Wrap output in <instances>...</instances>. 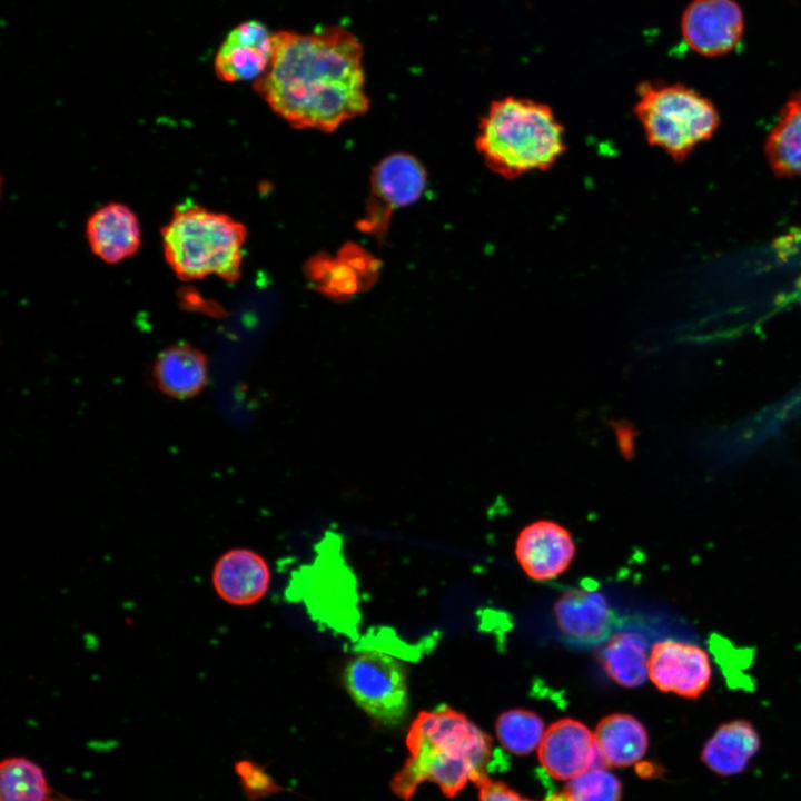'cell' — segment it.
<instances>
[{
	"instance_id": "30bf717a",
	"label": "cell",
	"mask_w": 801,
	"mask_h": 801,
	"mask_svg": "<svg viewBox=\"0 0 801 801\" xmlns=\"http://www.w3.org/2000/svg\"><path fill=\"white\" fill-rule=\"evenodd\" d=\"M543 768L558 780H571L593 768H605L594 733L573 719L554 722L538 746Z\"/></svg>"
},
{
	"instance_id": "d4e9b609",
	"label": "cell",
	"mask_w": 801,
	"mask_h": 801,
	"mask_svg": "<svg viewBox=\"0 0 801 801\" xmlns=\"http://www.w3.org/2000/svg\"><path fill=\"white\" fill-rule=\"evenodd\" d=\"M479 801H531L522 798L502 782L484 779L478 784Z\"/></svg>"
},
{
	"instance_id": "7a4b0ae2",
	"label": "cell",
	"mask_w": 801,
	"mask_h": 801,
	"mask_svg": "<svg viewBox=\"0 0 801 801\" xmlns=\"http://www.w3.org/2000/svg\"><path fill=\"white\" fill-rule=\"evenodd\" d=\"M408 758L392 780L393 792L409 801L432 782L449 798L468 782L478 784L490 765L491 740L464 714L447 705L417 714L406 736Z\"/></svg>"
},
{
	"instance_id": "9a60e30c",
	"label": "cell",
	"mask_w": 801,
	"mask_h": 801,
	"mask_svg": "<svg viewBox=\"0 0 801 801\" xmlns=\"http://www.w3.org/2000/svg\"><path fill=\"white\" fill-rule=\"evenodd\" d=\"M86 235L91 251L108 264L131 257L141 243L136 214L119 202H110L96 210L88 219Z\"/></svg>"
},
{
	"instance_id": "ffe728a7",
	"label": "cell",
	"mask_w": 801,
	"mask_h": 801,
	"mask_svg": "<svg viewBox=\"0 0 801 801\" xmlns=\"http://www.w3.org/2000/svg\"><path fill=\"white\" fill-rule=\"evenodd\" d=\"M765 152L778 175H801V92L783 107L767 139Z\"/></svg>"
},
{
	"instance_id": "44dd1931",
	"label": "cell",
	"mask_w": 801,
	"mask_h": 801,
	"mask_svg": "<svg viewBox=\"0 0 801 801\" xmlns=\"http://www.w3.org/2000/svg\"><path fill=\"white\" fill-rule=\"evenodd\" d=\"M0 801H76L55 792L40 765L23 756L0 764Z\"/></svg>"
},
{
	"instance_id": "8992f818",
	"label": "cell",
	"mask_w": 801,
	"mask_h": 801,
	"mask_svg": "<svg viewBox=\"0 0 801 801\" xmlns=\"http://www.w3.org/2000/svg\"><path fill=\"white\" fill-rule=\"evenodd\" d=\"M344 683L354 702L374 721L394 726L405 719L409 705L407 674L395 657L377 651L360 652L347 662Z\"/></svg>"
},
{
	"instance_id": "5bb4252c",
	"label": "cell",
	"mask_w": 801,
	"mask_h": 801,
	"mask_svg": "<svg viewBox=\"0 0 801 801\" xmlns=\"http://www.w3.org/2000/svg\"><path fill=\"white\" fill-rule=\"evenodd\" d=\"M270 571L265 558L248 548H233L221 554L211 572L216 594L226 603L245 606L266 594Z\"/></svg>"
},
{
	"instance_id": "d6986e66",
	"label": "cell",
	"mask_w": 801,
	"mask_h": 801,
	"mask_svg": "<svg viewBox=\"0 0 801 801\" xmlns=\"http://www.w3.org/2000/svg\"><path fill=\"white\" fill-rule=\"evenodd\" d=\"M155 376L167 394L186 398L199 392L207 377L205 357L189 346H175L158 358Z\"/></svg>"
},
{
	"instance_id": "7402d4cb",
	"label": "cell",
	"mask_w": 801,
	"mask_h": 801,
	"mask_svg": "<svg viewBox=\"0 0 801 801\" xmlns=\"http://www.w3.org/2000/svg\"><path fill=\"white\" fill-rule=\"evenodd\" d=\"M495 729L501 744L517 755L538 749L546 731L537 714L520 709L502 713Z\"/></svg>"
},
{
	"instance_id": "cb8c5ba5",
	"label": "cell",
	"mask_w": 801,
	"mask_h": 801,
	"mask_svg": "<svg viewBox=\"0 0 801 801\" xmlns=\"http://www.w3.org/2000/svg\"><path fill=\"white\" fill-rule=\"evenodd\" d=\"M235 770L250 801L275 789V784L263 769L250 761L236 763Z\"/></svg>"
},
{
	"instance_id": "277c9868",
	"label": "cell",
	"mask_w": 801,
	"mask_h": 801,
	"mask_svg": "<svg viewBox=\"0 0 801 801\" xmlns=\"http://www.w3.org/2000/svg\"><path fill=\"white\" fill-rule=\"evenodd\" d=\"M161 236L165 258L180 279L215 275L233 281L239 277L247 230L229 215L182 204Z\"/></svg>"
},
{
	"instance_id": "52a82bcc",
	"label": "cell",
	"mask_w": 801,
	"mask_h": 801,
	"mask_svg": "<svg viewBox=\"0 0 801 801\" xmlns=\"http://www.w3.org/2000/svg\"><path fill=\"white\" fill-rule=\"evenodd\" d=\"M426 184V170L414 156L406 152L388 155L373 169L367 216L359 226L382 236L390 214L417 201Z\"/></svg>"
},
{
	"instance_id": "3957f363",
	"label": "cell",
	"mask_w": 801,
	"mask_h": 801,
	"mask_svg": "<svg viewBox=\"0 0 801 801\" xmlns=\"http://www.w3.org/2000/svg\"><path fill=\"white\" fill-rule=\"evenodd\" d=\"M475 147L491 171L515 179L553 167L565 152V132L548 105L506 96L482 116Z\"/></svg>"
},
{
	"instance_id": "4fadbf2b",
	"label": "cell",
	"mask_w": 801,
	"mask_h": 801,
	"mask_svg": "<svg viewBox=\"0 0 801 801\" xmlns=\"http://www.w3.org/2000/svg\"><path fill=\"white\" fill-rule=\"evenodd\" d=\"M515 554L527 576L535 581H548L568 567L575 545L566 528L542 520L521 531Z\"/></svg>"
},
{
	"instance_id": "2e32d148",
	"label": "cell",
	"mask_w": 801,
	"mask_h": 801,
	"mask_svg": "<svg viewBox=\"0 0 801 801\" xmlns=\"http://www.w3.org/2000/svg\"><path fill=\"white\" fill-rule=\"evenodd\" d=\"M760 736L753 724L735 719L720 724L702 749V761L714 773L732 775L742 772L759 751Z\"/></svg>"
},
{
	"instance_id": "ac0fdd59",
	"label": "cell",
	"mask_w": 801,
	"mask_h": 801,
	"mask_svg": "<svg viewBox=\"0 0 801 801\" xmlns=\"http://www.w3.org/2000/svg\"><path fill=\"white\" fill-rule=\"evenodd\" d=\"M647 644L634 632L612 634L597 652V660L607 675L626 688L642 685L647 676Z\"/></svg>"
},
{
	"instance_id": "484cf974",
	"label": "cell",
	"mask_w": 801,
	"mask_h": 801,
	"mask_svg": "<svg viewBox=\"0 0 801 801\" xmlns=\"http://www.w3.org/2000/svg\"><path fill=\"white\" fill-rule=\"evenodd\" d=\"M545 801H573L565 792L555 793Z\"/></svg>"
},
{
	"instance_id": "9c48e42d",
	"label": "cell",
	"mask_w": 801,
	"mask_h": 801,
	"mask_svg": "<svg viewBox=\"0 0 801 801\" xmlns=\"http://www.w3.org/2000/svg\"><path fill=\"white\" fill-rule=\"evenodd\" d=\"M743 29L742 10L733 0H693L681 19L685 43L693 51L709 57L732 51Z\"/></svg>"
},
{
	"instance_id": "7c38bea8",
	"label": "cell",
	"mask_w": 801,
	"mask_h": 801,
	"mask_svg": "<svg viewBox=\"0 0 801 801\" xmlns=\"http://www.w3.org/2000/svg\"><path fill=\"white\" fill-rule=\"evenodd\" d=\"M558 629L567 641L593 645L606 641L616 626L617 616L596 590H568L554 604Z\"/></svg>"
},
{
	"instance_id": "ba28073f",
	"label": "cell",
	"mask_w": 801,
	"mask_h": 801,
	"mask_svg": "<svg viewBox=\"0 0 801 801\" xmlns=\"http://www.w3.org/2000/svg\"><path fill=\"white\" fill-rule=\"evenodd\" d=\"M647 676L661 692L696 700L711 685L712 664L709 654L701 646L664 640L651 647Z\"/></svg>"
},
{
	"instance_id": "e0dca14e",
	"label": "cell",
	"mask_w": 801,
	"mask_h": 801,
	"mask_svg": "<svg viewBox=\"0 0 801 801\" xmlns=\"http://www.w3.org/2000/svg\"><path fill=\"white\" fill-rule=\"evenodd\" d=\"M594 738L607 765L629 767L646 752L649 738L645 728L634 716L614 713L596 725Z\"/></svg>"
},
{
	"instance_id": "5b68a950",
	"label": "cell",
	"mask_w": 801,
	"mask_h": 801,
	"mask_svg": "<svg viewBox=\"0 0 801 801\" xmlns=\"http://www.w3.org/2000/svg\"><path fill=\"white\" fill-rule=\"evenodd\" d=\"M633 111L647 142L675 160L709 139L719 125L712 102L680 83H640Z\"/></svg>"
},
{
	"instance_id": "603a6c76",
	"label": "cell",
	"mask_w": 801,
	"mask_h": 801,
	"mask_svg": "<svg viewBox=\"0 0 801 801\" xmlns=\"http://www.w3.org/2000/svg\"><path fill=\"white\" fill-rule=\"evenodd\" d=\"M565 793L573 801H621L622 787L606 768H593L568 780Z\"/></svg>"
},
{
	"instance_id": "6da1fadb",
	"label": "cell",
	"mask_w": 801,
	"mask_h": 801,
	"mask_svg": "<svg viewBox=\"0 0 801 801\" xmlns=\"http://www.w3.org/2000/svg\"><path fill=\"white\" fill-rule=\"evenodd\" d=\"M273 58L254 88L267 105L299 129L334 131L364 115V50L357 37L340 26L314 32L273 33Z\"/></svg>"
},
{
	"instance_id": "8fae6325",
	"label": "cell",
	"mask_w": 801,
	"mask_h": 801,
	"mask_svg": "<svg viewBox=\"0 0 801 801\" xmlns=\"http://www.w3.org/2000/svg\"><path fill=\"white\" fill-rule=\"evenodd\" d=\"M273 33L258 20H247L229 31L215 58V71L227 82L257 80L273 58Z\"/></svg>"
}]
</instances>
